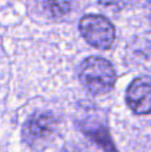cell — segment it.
Segmentation results:
<instances>
[{"instance_id":"obj_3","label":"cell","mask_w":151,"mask_h":152,"mask_svg":"<svg viewBox=\"0 0 151 152\" xmlns=\"http://www.w3.org/2000/svg\"><path fill=\"white\" fill-rule=\"evenodd\" d=\"M79 29L88 44L99 50H107L115 40V28L107 18L102 15H84L80 19Z\"/></svg>"},{"instance_id":"obj_1","label":"cell","mask_w":151,"mask_h":152,"mask_svg":"<svg viewBox=\"0 0 151 152\" xmlns=\"http://www.w3.org/2000/svg\"><path fill=\"white\" fill-rule=\"evenodd\" d=\"M78 76L82 86L92 95H103L111 91L117 74L108 60L99 56H90L80 63Z\"/></svg>"},{"instance_id":"obj_5","label":"cell","mask_w":151,"mask_h":152,"mask_svg":"<svg viewBox=\"0 0 151 152\" xmlns=\"http://www.w3.org/2000/svg\"><path fill=\"white\" fill-rule=\"evenodd\" d=\"M45 5L52 16L62 18L71 11L72 0H45Z\"/></svg>"},{"instance_id":"obj_4","label":"cell","mask_w":151,"mask_h":152,"mask_svg":"<svg viewBox=\"0 0 151 152\" xmlns=\"http://www.w3.org/2000/svg\"><path fill=\"white\" fill-rule=\"evenodd\" d=\"M126 102L138 115L151 113V77H138L128 86Z\"/></svg>"},{"instance_id":"obj_2","label":"cell","mask_w":151,"mask_h":152,"mask_svg":"<svg viewBox=\"0 0 151 152\" xmlns=\"http://www.w3.org/2000/svg\"><path fill=\"white\" fill-rule=\"evenodd\" d=\"M58 134V120L50 112H37L27 119L23 127V140L28 147L43 151L51 145Z\"/></svg>"}]
</instances>
